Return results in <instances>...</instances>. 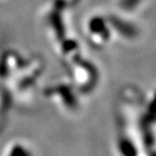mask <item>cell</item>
I'll return each instance as SVG.
<instances>
[{"mask_svg":"<svg viewBox=\"0 0 156 156\" xmlns=\"http://www.w3.org/2000/svg\"><path fill=\"white\" fill-rule=\"evenodd\" d=\"M143 129L148 156H156V89L150 99L145 101Z\"/></svg>","mask_w":156,"mask_h":156,"instance_id":"cell-2","label":"cell"},{"mask_svg":"<svg viewBox=\"0 0 156 156\" xmlns=\"http://www.w3.org/2000/svg\"><path fill=\"white\" fill-rule=\"evenodd\" d=\"M146 98L138 88L128 86L116 101L117 151L119 156H148L143 129Z\"/></svg>","mask_w":156,"mask_h":156,"instance_id":"cell-1","label":"cell"}]
</instances>
